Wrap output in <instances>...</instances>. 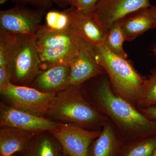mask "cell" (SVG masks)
<instances>
[{
    "label": "cell",
    "mask_w": 156,
    "mask_h": 156,
    "mask_svg": "<svg viewBox=\"0 0 156 156\" xmlns=\"http://www.w3.org/2000/svg\"><path fill=\"white\" fill-rule=\"evenodd\" d=\"M95 96L99 107L124 132L136 136H156V121L148 119L128 100L116 95L107 78L98 87Z\"/></svg>",
    "instance_id": "cell-1"
},
{
    "label": "cell",
    "mask_w": 156,
    "mask_h": 156,
    "mask_svg": "<svg viewBox=\"0 0 156 156\" xmlns=\"http://www.w3.org/2000/svg\"><path fill=\"white\" fill-rule=\"evenodd\" d=\"M41 59V70L59 64H68L77 53L83 39L71 28L51 29L42 24L34 34Z\"/></svg>",
    "instance_id": "cell-2"
},
{
    "label": "cell",
    "mask_w": 156,
    "mask_h": 156,
    "mask_svg": "<svg viewBox=\"0 0 156 156\" xmlns=\"http://www.w3.org/2000/svg\"><path fill=\"white\" fill-rule=\"evenodd\" d=\"M98 62L108 75L119 96L128 101H136L146 79L137 72L130 60L117 56L104 44L94 47Z\"/></svg>",
    "instance_id": "cell-3"
},
{
    "label": "cell",
    "mask_w": 156,
    "mask_h": 156,
    "mask_svg": "<svg viewBox=\"0 0 156 156\" xmlns=\"http://www.w3.org/2000/svg\"><path fill=\"white\" fill-rule=\"evenodd\" d=\"M80 86L69 87L57 92L48 115L82 128L92 127L103 121V117L85 99Z\"/></svg>",
    "instance_id": "cell-4"
},
{
    "label": "cell",
    "mask_w": 156,
    "mask_h": 156,
    "mask_svg": "<svg viewBox=\"0 0 156 156\" xmlns=\"http://www.w3.org/2000/svg\"><path fill=\"white\" fill-rule=\"evenodd\" d=\"M41 66L34 35H14L9 48L8 63L11 83L30 87L41 70Z\"/></svg>",
    "instance_id": "cell-5"
},
{
    "label": "cell",
    "mask_w": 156,
    "mask_h": 156,
    "mask_svg": "<svg viewBox=\"0 0 156 156\" xmlns=\"http://www.w3.org/2000/svg\"><path fill=\"white\" fill-rule=\"evenodd\" d=\"M56 93L42 92L34 87L10 82L1 94L12 107L44 117L48 115Z\"/></svg>",
    "instance_id": "cell-6"
},
{
    "label": "cell",
    "mask_w": 156,
    "mask_h": 156,
    "mask_svg": "<svg viewBox=\"0 0 156 156\" xmlns=\"http://www.w3.org/2000/svg\"><path fill=\"white\" fill-rule=\"evenodd\" d=\"M45 14L44 10L16 5L0 11V30L15 35H34Z\"/></svg>",
    "instance_id": "cell-7"
},
{
    "label": "cell",
    "mask_w": 156,
    "mask_h": 156,
    "mask_svg": "<svg viewBox=\"0 0 156 156\" xmlns=\"http://www.w3.org/2000/svg\"><path fill=\"white\" fill-rule=\"evenodd\" d=\"M100 132L61 122L59 127L51 133L66 156H89V147Z\"/></svg>",
    "instance_id": "cell-8"
},
{
    "label": "cell",
    "mask_w": 156,
    "mask_h": 156,
    "mask_svg": "<svg viewBox=\"0 0 156 156\" xmlns=\"http://www.w3.org/2000/svg\"><path fill=\"white\" fill-rule=\"evenodd\" d=\"M60 122L46 119L30 113L0 104V126L10 127L37 135L58 128Z\"/></svg>",
    "instance_id": "cell-9"
},
{
    "label": "cell",
    "mask_w": 156,
    "mask_h": 156,
    "mask_svg": "<svg viewBox=\"0 0 156 156\" xmlns=\"http://www.w3.org/2000/svg\"><path fill=\"white\" fill-rule=\"evenodd\" d=\"M69 17L70 27L84 41L94 47L104 44L107 31L93 12L71 7L64 10Z\"/></svg>",
    "instance_id": "cell-10"
},
{
    "label": "cell",
    "mask_w": 156,
    "mask_h": 156,
    "mask_svg": "<svg viewBox=\"0 0 156 156\" xmlns=\"http://www.w3.org/2000/svg\"><path fill=\"white\" fill-rule=\"evenodd\" d=\"M69 86H80L92 77L103 73L104 70L98 62L94 46L82 40L74 58L69 64Z\"/></svg>",
    "instance_id": "cell-11"
},
{
    "label": "cell",
    "mask_w": 156,
    "mask_h": 156,
    "mask_svg": "<svg viewBox=\"0 0 156 156\" xmlns=\"http://www.w3.org/2000/svg\"><path fill=\"white\" fill-rule=\"evenodd\" d=\"M151 6L149 0H99L93 13L107 31L128 14Z\"/></svg>",
    "instance_id": "cell-12"
},
{
    "label": "cell",
    "mask_w": 156,
    "mask_h": 156,
    "mask_svg": "<svg viewBox=\"0 0 156 156\" xmlns=\"http://www.w3.org/2000/svg\"><path fill=\"white\" fill-rule=\"evenodd\" d=\"M70 69L59 64L41 70L30 87L42 92L57 93L69 87Z\"/></svg>",
    "instance_id": "cell-13"
},
{
    "label": "cell",
    "mask_w": 156,
    "mask_h": 156,
    "mask_svg": "<svg viewBox=\"0 0 156 156\" xmlns=\"http://www.w3.org/2000/svg\"><path fill=\"white\" fill-rule=\"evenodd\" d=\"M126 41H131L147 31L156 28L152 5L140 9L119 20Z\"/></svg>",
    "instance_id": "cell-14"
},
{
    "label": "cell",
    "mask_w": 156,
    "mask_h": 156,
    "mask_svg": "<svg viewBox=\"0 0 156 156\" xmlns=\"http://www.w3.org/2000/svg\"><path fill=\"white\" fill-rule=\"evenodd\" d=\"M36 135L10 127H1L0 156H13L26 148Z\"/></svg>",
    "instance_id": "cell-15"
},
{
    "label": "cell",
    "mask_w": 156,
    "mask_h": 156,
    "mask_svg": "<svg viewBox=\"0 0 156 156\" xmlns=\"http://www.w3.org/2000/svg\"><path fill=\"white\" fill-rule=\"evenodd\" d=\"M61 147L53 136L44 133L37 134L31 140L21 156H59Z\"/></svg>",
    "instance_id": "cell-16"
},
{
    "label": "cell",
    "mask_w": 156,
    "mask_h": 156,
    "mask_svg": "<svg viewBox=\"0 0 156 156\" xmlns=\"http://www.w3.org/2000/svg\"><path fill=\"white\" fill-rule=\"evenodd\" d=\"M117 140L111 126L105 125L93 143L89 156H114L117 147Z\"/></svg>",
    "instance_id": "cell-17"
},
{
    "label": "cell",
    "mask_w": 156,
    "mask_h": 156,
    "mask_svg": "<svg viewBox=\"0 0 156 156\" xmlns=\"http://www.w3.org/2000/svg\"><path fill=\"white\" fill-rule=\"evenodd\" d=\"M125 36L119 21L115 23L107 31L104 44L112 53L123 58H127L128 55L123 48Z\"/></svg>",
    "instance_id": "cell-18"
},
{
    "label": "cell",
    "mask_w": 156,
    "mask_h": 156,
    "mask_svg": "<svg viewBox=\"0 0 156 156\" xmlns=\"http://www.w3.org/2000/svg\"><path fill=\"white\" fill-rule=\"evenodd\" d=\"M14 34L0 30V87L4 88L11 82L8 70L9 48Z\"/></svg>",
    "instance_id": "cell-19"
},
{
    "label": "cell",
    "mask_w": 156,
    "mask_h": 156,
    "mask_svg": "<svg viewBox=\"0 0 156 156\" xmlns=\"http://www.w3.org/2000/svg\"><path fill=\"white\" fill-rule=\"evenodd\" d=\"M143 107L156 106V73L146 79L142 92L137 101Z\"/></svg>",
    "instance_id": "cell-20"
},
{
    "label": "cell",
    "mask_w": 156,
    "mask_h": 156,
    "mask_svg": "<svg viewBox=\"0 0 156 156\" xmlns=\"http://www.w3.org/2000/svg\"><path fill=\"white\" fill-rule=\"evenodd\" d=\"M45 20V25L53 30H63L71 28L69 17L64 10L49 11L46 14Z\"/></svg>",
    "instance_id": "cell-21"
},
{
    "label": "cell",
    "mask_w": 156,
    "mask_h": 156,
    "mask_svg": "<svg viewBox=\"0 0 156 156\" xmlns=\"http://www.w3.org/2000/svg\"><path fill=\"white\" fill-rule=\"evenodd\" d=\"M156 149V136H150L130 148L124 156H152Z\"/></svg>",
    "instance_id": "cell-22"
},
{
    "label": "cell",
    "mask_w": 156,
    "mask_h": 156,
    "mask_svg": "<svg viewBox=\"0 0 156 156\" xmlns=\"http://www.w3.org/2000/svg\"><path fill=\"white\" fill-rule=\"evenodd\" d=\"M16 5H29L35 9L46 11L53 5L52 0H11Z\"/></svg>",
    "instance_id": "cell-23"
},
{
    "label": "cell",
    "mask_w": 156,
    "mask_h": 156,
    "mask_svg": "<svg viewBox=\"0 0 156 156\" xmlns=\"http://www.w3.org/2000/svg\"><path fill=\"white\" fill-rule=\"evenodd\" d=\"M99 0H76L75 8L88 12H93Z\"/></svg>",
    "instance_id": "cell-24"
},
{
    "label": "cell",
    "mask_w": 156,
    "mask_h": 156,
    "mask_svg": "<svg viewBox=\"0 0 156 156\" xmlns=\"http://www.w3.org/2000/svg\"><path fill=\"white\" fill-rule=\"evenodd\" d=\"M53 3L62 9L68 7H76V0H52Z\"/></svg>",
    "instance_id": "cell-25"
},
{
    "label": "cell",
    "mask_w": 156,
    "mask_h": 156,
    "mask_svg": "<svg viewBox=\"0 0 156 156\" xmlns=\"http://www.w3.org/2000/svg\"><path fill=\"white\" fill-rule=\"evenodd\" d=\"M142 113L148 119L156 121V106L144 108L142 110Z\"/></svg>",
    "instance_id": "cell-26"
},
{
    "label": "cell",
    "mask_w": 156,
    "mask_h": 156,
    "mask_svg": "<svg viewBox=\"0 0 156 156\" xmlns=\"http://www.w3.org/2000/svg\"><path fill=\"white\" fill-rule=\"evenodd\" d=\"M153 9V11L154 12V14L155 17L156 22V5H152Z\"/></svg>",
    "instance_id": "cell-27"
},
{
    "label": "cell",
    "mask_w": 156,
    "mask_h": 156,
    "mask_svg": "<svg viewBox=\"0 0 156 156\" xmlns=\"http://www.w3.org/2000/svg\"><path fill=\"white\" fill-rule=\"evenodd\" d=\"M8 1H9V0H0V4L3 5V4L5 3Z\"/></svg>",
    "instance_id": "cell-28"
},
{
    "label": "cell",
    "mask_w": 156,
    "mask_h": 156,
    "mask_svg": "<svg viewBox=\"0 0 156 156\" xmlns=\"http://www.w3.org/2000/svg\"><path fill=\"white\" fill-rule=\"evenodd\" d=\"M59 156H66V155L65 154H64V153H63V152L62 151L61 153H60V155H59Z\"/></svg>",
    "instance_id": "cell-29"
},
{
    "label": "cell",
    "mask_w": 156,
    "mask_h": 156,
    "mask_svg": "<svg viewBox=\"0 0 156 156\" xmlns=\"http://www.w3.org/2000/svg\"><path fill=\"white\" fill-rule=\"evenodd\" d=\"M152 156H156V149L155 150Z\"/></svg>",
    "instance_id": "cell-30"
},
{
    "label": "cell",
    "mask_w": 156,
    "mask_h": 156,
    "mask_svg": "<svg viewBox=\"0 0 156 156\" xmlns=\"http://www.w3.org/2000/svg\"><path fill=\"white\" fill-rule=\"evenodd\" d=\"M155 53L156 54V46L155 49Z\"/></svg>",
    "instance_id": "cell-31"
},
{
    "label": "cell",
    "mask_w": 156,
    "mask_h": 156,
    "mask_svg": "<svg viewBox=\"0 0 156 156\" xmlns=\"http://www.w3.org/2000/svg\"><path fill=\"white\" fill-rule=\"evenodd\" d=\"M15 156V155H14V156Z\"/></svg>",
    "instance_id": "cell-32"
}]
</instances>
